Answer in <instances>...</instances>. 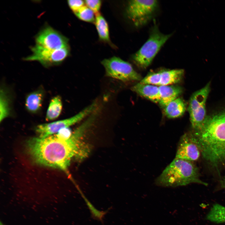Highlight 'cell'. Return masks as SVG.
Here are the masks:
<instances>
[{"instance_id": "cell-1", "label": "cell", "mask_w": 225, "mask_h": 225, "mask_svg": "<svg viewBox=\"0 0 225 225\" xmlns=\"http://www.w3.org/2000/svg\"><path fill=\"white\" fill-rule=\"evenodd\" d=\"M87 130L86 126L81 124L68 139L61 138L56 134L45 138H30L25 143L27 152L37 164L67 172L72 159L82 160L89 152L83 139Z\"/></svg>"}, {"instance_id": "cell-2", "label": "cell", "mask_w": 225, "mask_h": 225, "mask_svg": "<svg viewBox=\"0 0 225 225\" xmlns=\"http://www.w3.org/2000/svg\"><path fill=\"white\" fill-rule=\"evenodd\" d=\"M191 133L206 161L215 167L225 162V107L207 115L201 128Z\"/></svg>"}, {"instance_id": "cell-3", "label": "cell", "mask_w": 225, "mask_h": 225, "mask_svg": "<svg viewBox=\"0 0 225 225\" xmlns=\"http://www.w3.org/2000/svg\"><path fill=\"white\" fill-rule=\"evenodd\" d=\"M156 184L175 187L196 183L207 186L200 178L198 167L192 162L175 158L157 178Z\"/></svg>"}, {"instance_id": "cell-4", "label": "cell", "mask_w": 225, "mask_h": 225, "mask_svg": "<svg viewBox=\"0 0 225 225\" xmlns=\"http://www.w3.org/2000/svg\"><path fill=\"white\" fill-rule=\"evenodd\" d=\"M171 34L161 32L155 25L152 28L147 41L132 57L135 63L143 68L148 67L162 47L170 37Z\"/></svg>"}, {"instance_id": "cell-5", "label": "cell", "mask_w": 225, "mask_h": 225, "mask_svg": "<svg viewBox=\"0 0 225 225\" xmlns=\"http://www.w3.org/2000/svg\"><path fill=\"white\" fill-rule=\"evenodd\" d=\"M210 83L194 92L190 97L188 110L193 131L200 129L207 116L206 103L210 89Z\"/></svg>"}, {"instance_id": "cell-6", "label": "cell", "mask_w": 225, "mask_h": 225, "mask_svg": "<svg viewBox=\"0 0 225 225\" xmlns=\"http://www.w3.org/2000/svg\"><path fill=\"white\" fill-rule=\"evenodd\" d=\"M97 102L94 101L77 114L70 118L52 122L40 124L35 128L39 137L45 138L57 133L61 129L69 127L90 115L97 108Z\"/></svg>"}, {"instance_id": "cell-7", "label": "cell", "mask_w": 225, "mask_h": 225, "mask_svg": "<svg viewBox=\"0 0 225 225\" xmlns=\"http://www.w3.org/2000/svg\"><path fill=\"white\" fill-rule=\"evenodd\" d=\"M106 75L123 82L141 80L140 75L133 69L130 64L114 56L105 59L101 62Z\"/></svg>"}, {"instance_id": "cell-8", "label": "cell", "mask_w": 225, "mask_h": 225, "mask_svg": "<svg viewBox=\"0 0 225 225\" xmlns=\"http://www.w3.org/2000/svg\"><path fill=\"white\" fill-rule=\"evenodd\" d=\"M32 54L25 58L27 61H37L48 68L61 64L70 55L69 46L56 50L50 49L36 44L31 48Z\"/></svg>"}, {"instance_id": "cell-9", "label": "cell", "mask_w": 225, "mask_h": 225, "mask_svg": "<svg viewBox=\"0 0 225 225\" xmlns=\"http://www.w3.org/2000/svg\"><path fill=\"white\" fill-rule=\"evenodd\" d=\"M158 5L157 0H131L127 8V15L135 25L141 26L150 20Z\"/></svg>"}, {"instance_id": "cell-10", "label": "cell", "mask_w": 225, "mask_h": 225, "mask_svg": "<svg viewBox=\"0 0 225 225\" xmlns=\"http://www.w3.org/2000/svg\"><path fill=\"white\" fill-rule=\"evenodd\" d=\"M36 44L50 49L56 50L69 46L68 40L49 26L41 30L35 37Z\"/></svg>"}, {"instance_id": "cell-11", "label": "cell", "mask_w": 225, "mask_h": 225, "mask_svg": "<svg viewBox=\"0 0 225 225\" xmlns=\"http://www.w3.org/2000/svg\"><path fill=\"white\" fill-rule=\"evenodd\" d=\"M201 155L200 149L191 132L183 135L178 142L175 158L192 162L198 160Z\"/></svg>"}, {"instance_id": "cell-12", "label": "cell", "mask_w": 225, "mask_h": 225, "mask_svg": "<svg viewBox=\"0 0 225 225\" xmlns=\"http://www.w3.org/2000/svg\"><path fill=\"white\" fill-rule=\"evenodd\" d=\"M160 94V105L164 108L169 103L177 99L182 92V88L174 85L159 86Z\"/></svg>"}, {"instance_id": "cell-13", "label": "cell", "mask_w": 225, "mask_h": 225, "mask_svg": "<svg viewBox=\"0 0 225 225\" xmlns=\"http://www.w3.org/2000/svg\"><path fill=\"white\" fill-rule=\"evenodd\" d=\"M132 90L154 102L159 103V102L160 94L159 87L139 83L133 86Z\"/></svg>"}, {"instance_id": "cell-14", "label": "cell", "mask_w": 225, "mask_h": 225, "mask_svg": "<svg viewBox=\"0 0 225 225\" xmlns=\"http://www.w3.org/2000/svg\"><path fill=\"white\" fill-rule=\"evenodd\" d=\"M44 95V92L41 89L36 90L28 94L25 101V106L27 110L32 113L39 112L42 106Z\"/></svg>"}, {"instance_id": "cell-15", "label": "cell", "mask_w": 225, "mask_h": 225, "mask_svg": "<svg viewBox=\"0 0 225 225\" xmlns=\"http://www.w3.org/2000/svg\"><path fill=\"white\" fill-rule=\"evenodd\" d=\"M186 105L184 101L178 98L164 108L166 116L169 118H175L182 116L185 112Z\"/></svg>"}, {"instance_id": "cell-16", "label": "cell", "mask_w": 225, "mask_h": 225, "mask_svg": "<svg viewBox=\"0 0 225 225\" xmlns=\"http://www.w3.org/2000/svg\"><path fill=\"white\" fill-rule=\"evenodd\" d=\"M161 72V80L159 86L171 85L180 82L184 73V70L182 69L166 70Z\"/></svg>"}, {"instance_id": "cell-17", "label": "cell", "mask_w": 225, "mask_h": 225, "mask_svg": "<svg viewBox=\"0 0 225 225\" xmlns=\"http://www.w3.org/2000/svg\"><path fill=\"white\" fill-rule=\"evenodd\" d=\"M62 104L61 98L56 96L51 100L46 115V119L50 121L57 119L60 115L62 109Z\"/></svg>"}, {"instance_id": "cell-18", "label": "cell", "mask_w": 225, "mask_h": 225, "mask_svg": "<svg viewBox=\"0 0 225 225\" xmlns=\"http://www.w3.org/2000/svg\"><path fill=\"white\" fill-rule=\"evenodd\" d=\"M0 121L1 122L11 114V99L9 93L5 88L0 90Z\"/></svg>"}, {"instance_id": "cell-19", "label": "cell", "mask_w": 225, "mask_h": 225, "mask_svg": "<svg viewBox=\"0 0 225 225\" xmlns=\"http://www.w3.org/2000/svg\"><path fill=\"white\" fill-rule=\"evenodd\" d=\"M96 15L95 23L100 39L104 42L110 43L109 28L107 22L99 13Z\"/></svg>"}, {"instance_id": "cell-20", "label": "cell", "mask_w": 225, "mask_h": 225, "mask_svg": "<svg viewBox=\"0 0 225 225\" xmlns=\"http://www.w3.org/2000/svg\"><path fill=\"white\" fill-rule=\"evenodd\" d=\"M74 13L81 20L89 22H95L94 12L86 6H83Z\"/></svg>"}, {"instance_id": "cell-21", "label": "cell", "mask_w": 225, "mask_h": 225, "mask_svg": "<svg viewBox=\"0 0 225 225\" xmlns=\"http://www.w3.org/2000/svg\"><path fill=\"white\" fill-rule=\"evenodd\" d=\"M82 197L90 210L92 218L103 223V219L108 211H101L97 209L84 195L82 196Z\"/></svg>"}, {"instance_id": "cell-22", "label": "cell", "mask_w": 225, "mask_h": 225, "mask_svg": "<svg viewBox=\"0 0 225 225\" xmlns=\"http://www.w3.org/2000/svg\"><path fill=\"white\" fill-rule=\"evenodd\" d=\"M161 72L152 73L147 75L141 80L139 83L144 84L160 86Z\"/></svg>"}, {"instance_id": "cell-23", "label": "cell", "mask_w": 225, "mask_h": 225, "mask_svg": "<svg viewBox=\"0 0 225 225\" xmlns=\"http://www.w3.org/2000/svg\"><path fill=\"white\" fill-rule=\"evenodd\" d=\"M86 6L96 14L99 13L102 2L99 0H87L84 1Z\"/></svg>"}, {"instance_id": "cell-24", "label": "cell", "mask_w": 225, "mask_h": 225, "mask_svg": "<svg viewBox=\"0 0 225 225\" xmlns=\"http://www.w3.org/2000/svg\"><path fill=\"white\" fill-rule=\"evenodd\" d=\"M84 3V1L81 0H70L68 1V6L73 12L83 6Z\"/></svg>"}, {"instance_id": "cell-25", "label": "cell", "mask_w": 225, "mask_h": 225, "mask_svg": "<svg viewBox=\"0 0 225 225\" xmlns=\"http://www.w3.org/2000/svg\"><path fill=\"white\" fill-rule=\"evenodd\" d=\"M72 132L69 128H65L60 130L56 134L58 137L63 139H68L71 136Z\"/></svg>"}, {"instance_id": "cell-26", "label": "cell", "mask_w": 225, "mask_h": 225, "mask_svg": "<svg viewBox=\"0 0 225 225\" xmlns=\"http://www.w3.org/2000/svg\"><path fill=\"white\" fill-rule=\"evenodd\" d=\"M220 182L222 188H225V175L221 181Z\"/></svg>"}, {"instance_id": "cell-27", "label": "cell", "mask_w": 225, "mask_h": 225, "mask_svg": "<svg viewBox=\"0 0 225 225\" xmlns=\"http://www.w3.org/2000/svg\"><path fill=\"white\" fill-rule=\"evenodd\" d=\"M0 225H5L3 224L1 222H0Z\"/></svg>"}]
</instances>
